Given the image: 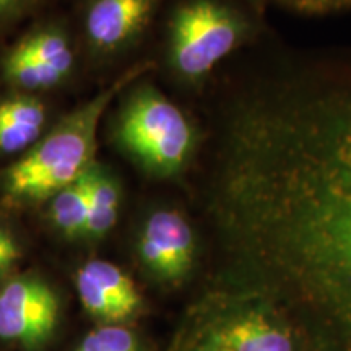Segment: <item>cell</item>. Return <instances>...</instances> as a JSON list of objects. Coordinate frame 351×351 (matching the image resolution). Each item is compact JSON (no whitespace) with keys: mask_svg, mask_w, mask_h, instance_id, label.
I'll return each mask as SVG.
<instances>
[{"mask_svg":"<svg viewBox=\"0 0 351 351\" xmlns=\"http://www.w3.org/2000/svg\"><path fill=\"white\" fill-rule=\"evenodd\" d=\"M114 140L147 174L173 179L191 165L199 134L182 109L156 88L143 85L135 88L121 106Z\"/></svg>","mask_w":351,"mask_h":351,"instance_id":"3957f363","label":"cell"},{"mask_svg":"<svg viewBox=\"0 0 351 351\" xmlns=\"http://www.w3.org/2000/svg\"><path fill=\"white\" fill-rule=\"evenodd\" d=\"M301 10L309 12H326L330 8H340L345 5H351V0H287Z\"/></svg>","mask_w":351,"mask_h":351,"instance_id":"e0dca14e","label":"cell"},{"mask_svg":"<svg viewBox=\"0 0 351 351\" xmlns=\"http://www.w3.org/2000/svg\"><path fill=\"white\" fill-rule=\"evenodd\" d=\"M46 108L32 95L20 93L0 99V153L28 152L43 137Z\"/></svg>","mask_w":351,"mask_h":351,"instance_id":"30bf717a","label":"cell"},{"mask_svg":"<svg viewBox=\"0 0 351 351\" xmlns=\"http://www.w3.org/2000/svg\"><path fill=\"white\" fill-rule=\"evenodd\" d=\"M2 75L8 85L15 86L16 90L23 91L26 95L51 90L65 80L54 70L38 64L16 44L2 59Z\"/></svg>","mask_w":351,"mask_h":351,"instance_id":"5bb4252c","label":"cell"},{"mask_svg":"<svg viewBox=\"0 0 351 351\" xmlns=\"http://www.w3.org/2000/svg\"><path fill=\"white\" fill-rule=\"evenodd\" d=\"M57 293L39 275L12 278L0 289V339L28 351L43 348L59 322Z\"/></svg>","mask_w":351,"mask_h":351,"instance_id":"8992f818","label":"cell"},{"mask_svg":"<svg viewBox=\"0 0 351 351\" xmlns=\"http://www.w3.org/2000/svg\"><path fill=\"white\" fill-rule=\"evenodd\" d=\"M21 252L16 241L12 238L5 230L0 228V275L7 274L8 270L16 265L20 261Z\"/></svg>","mask_w":351,"mask_h":351,"instance_id":"2e32d148","label":"cell"},{"mask_svg":"<svg viewBox=\"0 0 351 351\" xmlns=\"http://www.w3.org/2000/svg\"><path fill=\"white\" fill-rule=\"evenodd\" d=\"M122 202L121 184L108 169L95 165L93 182H91L90 210L83 238L88 241H99L106 238L109 231L119 218Z\"/></svg>","mask_w":351,"mask_h":351,"instance_id":"7c38bea8","label":"cell"},{"mask_svg":"<svg viewBox=\"0 0 351 351\" xmlns=\"http://www.w3.org/2000/svg\"><path fill=\"white\" fill-rule=\"evenodd\" d=\"M75 283L86 313L103 324L124 322L142 309V295L135 283L111 262H86Z\"/></svg>","mask_w":351,"mask_h":351,"instance_id":"ba28073f","label":"cell"},{"mask_svg":"<svg viewBox=\"0 0 351 351\" xmlns=\"http://www.w3.org/2000/svg\"><path fill=\"white\" fill-rule=\"evenodd\" d=\"M135 249L143 270L163 285H181L194 270L197 238L179 210L156 208L148 213Z\"/></svg>","mask_w":351,"mask_h":351,"instance_id":"52a82bcc","label":"cell"},{"mask_svg":"<svg viewBox=\"0 0 351 351\" xmlns=\"http://www.w3.org/2000/svg\"><path fill=\"white\" fill-rule=\"evenodd\" d=\"M245 36V20L230 7L217 0H187L171 19L169 64L179 78L199 83Z\"/></svg>","mask_w":351,"mask_h":351,"instance_id":"5b68a950","label":"cell"},{"mask_svg":"<svg viewBox=\"0 0 351 351\" xmlns=\"http://www.w3.org/2000/svg\"><path fill=\"white\" fill-rule=\"evenodd\" d=\"M194 350L302 351L293 320L269 298L234 278L204 319Z\"/></svg>","mask_w":351,"mask_h":351,"instance_id":"277c9868","label":"cell"},{"mask_svg":"<svg viewBox=\"0 0 351 351\" xmlns=\"http://www.w3.org/2000/svg\"><path fill=\"white\" fill-rule=\"evenodd\" d=\"M75 351H140V343L130 328L109 324L88 333Z\"/></svg>","mask_w":351,"mask_h":351,"instance_id":"9a60e30c","label":"cell"},{"mask_svg":"<svg viewBox=\"0 0 351 351\" xmlns=\"http://www.w3.org/2000/svg\"><path fill=\"white\" fill-rule=\"evenodd\" d=\"M93 168L82 178H78L77 181L57 191L49 199L47 215H49L51 223L56 230L62 232L65 238H83L88 210H90Z\"/></svg>","mask_w":351,"mask_h":351,"instance_id":"8fae6325","label":"cell"},{"mask_svg":"<svg viewBox=\"0 0 351 351\" xmlns=\"http://www.w3.org/2000/svg\"><path fill=\"white\" fill-rule=\"evenodd\" d=\"M158 0H91L85 13L88 41L101 54L130 44L152 19Z\"/></svg>","mask_w":351,"mask_h":351,"instance_id":"9c48e42d","label":"cell"},{"mask_svg":"<svg viewBox=\"0 0 351 351\" xmlns=\"http://www.w3.org/2000/svg\"><path fill=\"white\" fill-rule=\"evenodd\" d=\"M194 351H218V350H194Z\"/></svg>","mask_w":351,"mask_h":351,"instance_id":"d6986e66","label":"cell"},{"mask_svg":"<svg viewBox=\"0 0 351 351\" xmlns=\"http://www.w3.org/2000/svg\"><path fill=\"white\" fill-rule=\"evenodd\" d=\"M36 0H0V21L15 19L28 10Z\"/></svg>","mask_w":351,"mask_h":351,"instance_id":"ac0fdd59","label":"cell"},{"mask_svg":"<svg viewBox=\"0 0 351 351\" xmlns=\"http://www.w3.org/2000/svg\"><path fill=\"white\" fill-rule=\"evenodd\" d=\"M145 67H135L62 117L2 176V191L15 204L49 200L57 191L86 174L95 163L99 122L122 88Z\"/></svg>","mask_w":351,"mask_h":351,"instance_id":"7a4b0ae2","label":"cell"},{"mask_svg":"<svg viewBox=\"0 0 351 351\" xmlns=\"http://www.w3.org/2000/svg\"><path fill=\"white\" fill-rule=\"evenodd\" d=\"M215 205L236 278L322 350L351 351V86L241 108Z\"/></svg>","mask_w":351,"mask_h":351,"instance_id":"6da1fadb","label":"cell"},{"mask_svg":"<svg viewBox=\"0 0 351 351\" xmlns=\"http://www.w3.org/2000/svg\"><path fill=\"white\" fill-rule=\"evenodd\" d=\"M38 64L67 78L73 69V51L67 34L56 26H44L28 33L16 43Z\"/></svg>","mask_w":351,"mask_h":351,"instance_id":"4fadbf2b","label":"cell"}]
</instances>
